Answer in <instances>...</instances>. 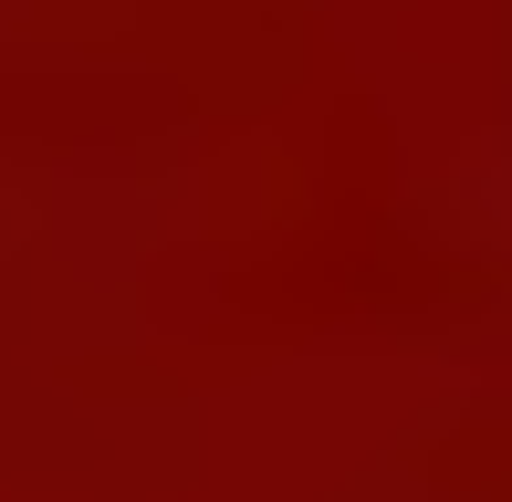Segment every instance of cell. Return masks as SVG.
I'll list each match as a JSON object with an SVG mask.
<instances>
[{
  "label": "cell",
  "mask_w": 512,
  "mask_h": 502,
  "mask_svg": "<svg viewBox=\"0 0 512 502\" xmlns=\"http://www.w3.org/2000/svg\"><path fill=\"white\" fill-rule=\"evenodd\" d=\"M168 116L157 84H95V74H0V126H42V136H126Z\"/></svg>",
  "instance_id": "1"
}]
</instances>
